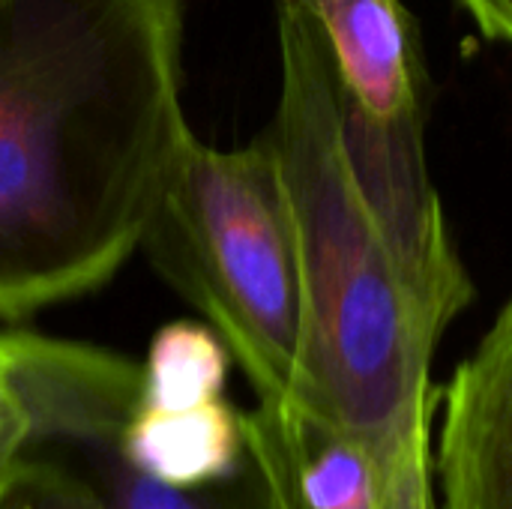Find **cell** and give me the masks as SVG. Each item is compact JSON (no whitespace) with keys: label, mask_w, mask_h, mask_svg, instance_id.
I'll list each match as a JSON object with an SVG mask.
<instances>
[{"label":"cell","mask_w":512,"mask_h":509,"mask_svg":"<svg viewBox=\"0 0 512 509\" xmlns=\"http://www.w3.org/2000/svg\"><path fill=\"white\" fill-rule=\"evenodd\" d=\"M126 456L147 474L174 486H207L237 477L246 462L243 411L228 399L183 408L135 402L123 426Z\"/></svg>","instance_id":"8"},{"label":"cell","mask_w":512,"mask_h":509,"mask_svg":"<svg viewBox=\"0 0 512 509\" xmlns=\"http://www.w3.org/2000/svg\"><path fill=\"white\" fill-rule=\"evenodd\" d=\"M474 18L480 33L495 42L512 45V0H459Z\"/></svg>","instance_id":"12"},{"label":"cell","mask_w":512,"mask_h":509,"mask_svg":"<svg viewBox=\"0 0 512 509\" xmlns=\"http://www.w3.org/2000/svg\"><path fill=\"white\" fill-rule=\"evenodd\" d=\"M279 54V108L267 135L303 264V342L288 402L393 444L435 414L432 360L471 300L423 279L366 198L330 57L300 0H279Z\"/></svg>","instance_id":"2"},{"label":"cell","mask_w":512,"mask_h":509,"mask_svg":"<svg viewBox=\"0 0 512 509\" xmlns=\"http://www.w3.org/2000/svg\"><path fill=\"white\" fill-rule=\"evenodd\" d=\"M30 438V411L18 384L9 336L0 333V501L12 483L18 459Z\"/></svg>","instance_id":"10"},{"label":"cell","mask_w":512,"mask_h":509,"mask_svg":"<svg viewBox=\"0 0 512 509\" xmlns=\"http://www.w3.org/2000/svg\"><path fill=\"white\" fill-rule=\"evenodd\" d=\"M429 420L414 423L396 453L390 468V489H387V509H432L429 495Z\"/></svg>","instance_id":"11"},{"label":"cell","mask_w":512,"mask_h":509,"mask_svg":"<svg viewBox=\"0 0 512 509\" xmlns=\"http://www.w3.org/2000/svg\"><path fill=\"white\" fill-rule=\"evenodd\" d=\"M141 246L207 318L258 402H288L303 342V264L270 135L216 150L189 132Z\"/></svg>","instance_id":"3"},{"label":"cell","mask_w":512,"mask_h":509,"mask_svg":"<svg viewBox=\"0 0 512 509\" xmlns=\"http://www.w3.org/2000/svg\"><path fill=\"white\" fill-rule=\"evenodd\" d=\"M30 438L0 509H267L246 468L222 483L174 486L123 450L141 366L105 348L9 333Z\"/></svg>","instance_id":"4"},{"label":"cell","mask_w":512,"mask_h":509,"mask_svg":"<svg viewBox=\"0 0 512 509\" xmlns=\"http://www.w3.org/2000/svg\"><path fill=\"white\" fill-rule=\"evenodd\" d=\"M327 48L345 147L387 234L432 285L474 300L429 177L426 66L414 18L399 0H300Z\"/></svg>","instance_id":"5"},{"label":"cell","mask_w":512,"mask_h":509,"mask_svg":"<svg viewBox=\"0 0 512 509\" xmlns=\"http://www.w3.org/2000/svg\"><path fill=\"white\" fill-rule=\"evenodd\" d=\"M183 0H0V318L105 285L192 132Z\"/></svg>","instance_id":"1"},{"label":"cell","mask_w":512,"mask_h":509,"mask_svg":"<svg viewBox=\"0 0 512 509\" xmlns=\"http://www.w3.org/2000/svg\"><path fill=\"white\" fill-rule=\"evenodd\" d=\"M231 354L210 324L174 321L162 327L141 363V402L183 408L225 396Z\"/></svg>","instance_id":"9"},{"label":"cell","mask_w":512,"mask_h":509,"mask_svg":"<svg viewBox=\"0 0 512 509\" xmlns=\"http://www.w3.org/2000/svg\"><path fill=\"white\" fill-rule=\"evenodd\" d=\"M444 509H512V300L441 390Z\"/></svg>","instance_id":"7"},{"label":"cell","mask_w":512,"mask_h":509,"mask_svg":"<svg viewBox=\"0 0 512 509\" xmlns=\"http://www.w3.org/2000/svg\"><path fill=\"white\" fill-rule=\"evenodd\" d=\"M243 429L267 509H387L402 438L384 444L291 402H258L243 414Z\"/></svg>","instance_id":"6"}]
</instances>
